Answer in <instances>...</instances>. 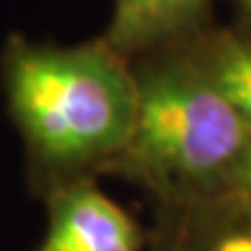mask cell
Listing matches in <instances>:
<instances>
[{
	"label": "cell",
	"mask_w": 251,
	"mask_h": 251,
	"mask_svg": "<svg viewBox=\"0 0 251 251\" xmlns=\"http://www.w3.org/2000/svg\"><path fill=\"white\" fill-rule=\"evenodd\" d=\"M2 86L30 158L47 170L89 165L130 140L137 77L105 40L56 47L9 37Z\"/></svg>",
	"instance_id": "cell-1"
},
{
	"label": "cell",
	"mask_w": 251,
	"mask_h": 251,
	"mask_svg": "<svg viewBox=\"0 0 251 251\" xmlns=\"http://www.w3.org/2000/svg\"><path fill=\"white\" fill-rule=\"evenodd\" d=\"M251 142L249 126L196 63H168L137 77V112L124 153L165 186L226 181Z\"/></svg>",
	"instance_id": "cell-2"
},
{
	"label": "cell",
	"mask_w": 251,
	"mask_h": 251,
	"mask_svg": "<svg viewBox=\"0 0 251 251\" xmlns=\"http://www.w3.org/2000/svg\"><path fill=\"white\" fill-rule=\"evenodd\" d=\"M140 233L124 209L91 184L61 188L37 251H137Z\"/></svg>",
	"instance_id": "cell-3"
},
{
	"label": "cell",
	"mask_w": 251,
	"mask_h": 251,
	"mask_svg": "<svg viewBox=\"0 0 251 251\" xmlns=\"http://www.w3.org/2000/svg\"><path fill=\"white\" fill-rule=\"evenodd\" d=\"M207 0H117L107 42L117 54L147 49L186 30Z\"/></svg>",
	"instance_id": "cell-4"
},
{
	"label": "cell",
	"mask_w": 251,
	"mask_h": 251,
	"mask_svg": "<svg viewBox=\"0 0 251 251\" xmlns=\"http://www.w3.org/2000/svg\"><path fill=\"white\" fill-rule=\"evenodd\" d=\"M193 63L214 81L251 130V42L216 37Z\"/></svg>",
	"instance_id": "cell-5"
},
{
	"label": "cell",
	"mask_w": 251,
	"mask_h": 251,
	"mask_svg": "<svg viewBox=\"0 0 251 251\" xmlns=\"http://www.w3.org/2000/svg\"><path fill=\"white\" fill-rule=\"evenodd\" d=\"M193 251H251V212L228 209L202 228Z\"/></svg>",
	"instance_id": "cell-6"
},
{
	"label": "cell",
	"mask_w": 251,
	"mask_h": 251,
	"mask_svg": "<svg viewBox=\"0 0 251 251\" xmlns=\"http://www.w3.org/2000/svg\"><path fill=\"white\" fill-rule=\"evenodd\" d=\"M228 184H230L235 198H237V205L244 207L247 212H251V142L247 144V149L242 151L237 165L230 172Z\"/></svg>",
	"instance_id": "cell-7"
},
{
	"label": "cell",
	"mask_w": 251,
	"mask_h": 251,
	"mask_svg": "<svg viewBox=\"0 0 251 251\" xmlns=\"http://www.w3.org/2000/svg\"><path fill=\"white\" fill-rule=\"evenodd\" d=\"M240 2H242L244 12H247V14H249V17H251V0H240Z\"/></svg>",
	"instance_id": "cell-8"
}]
</instances>
